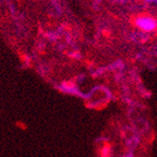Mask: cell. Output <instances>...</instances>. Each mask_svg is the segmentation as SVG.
<instances>
[{"mask_svg":"<svg viewBox=\"0 0 157 157\" xmlns=\"http://www.w3.org/2000/svg\"><path fill=\"white\" fill-rule=\"evenodd\" d=\"M135 24L145 32H152L157 27V21L150 15H142L135 19Z\"/></svg>","mask_w":157,"mask_h":157,"instance_id":"6da1fadb","label":"cell"},{"mask_svg":"<svg viewBox=\"0 0 157 157\" xmlns=\"http://www.w3.org/2000/svg\"><path fill=\"white\" fill-rule=\"evenodd\" d=\"M147 2H155L156 0H147Z\"/></svg>","mask_w":157,"mask_h":157,"instance_id":"7a4b0ae2","label":"cell"}]
</instances>
